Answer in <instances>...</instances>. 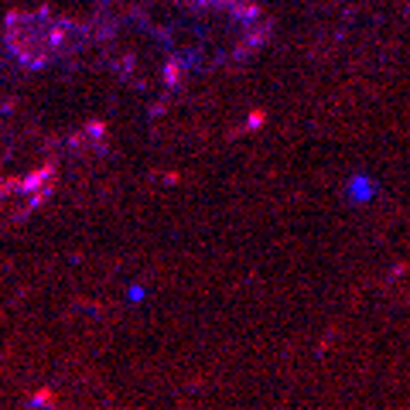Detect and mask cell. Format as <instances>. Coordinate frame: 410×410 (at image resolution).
<instances>
[{
    "label": "cell",
    "instance_id": "1",
    "mask_svg": "<svg viewBox=\"0 0 410 410\" xmlns=\"http://www.w3.org/2000/svg\"><path fill=\"white\" fill-rule=\"evenodd\" d=\"M75 41V28L52 11H17L7 17V48L28 65H45L65 55Z\"/></svg>",
    "mask_w": 410,
    "mask_h": 410
},
{
    "label": "cell",
    "instance_id": "2",
    "mask_svg": "<svg viewBox=\"0 0 410 410\" xmlns=\"http://www.w3.org/2000/svg\"><path fill=\"white\" fill-rule=\"evenodd\" d=\"M48 185H52L48 174H28V178H17V182H4L0 185V212H7V216L31 212L48 195Z\"/></svg>",
    "mask_w": 410,
    "mask_h": 410
}]
</instances>
